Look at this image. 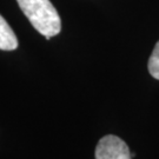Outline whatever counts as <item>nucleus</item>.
I'll return each mask as SVG.
<instances>
[{"instance_id": "1", "label": "nucleus", "mask_w": 159, "mask_h": 159, "mask_svg": "<svg viewBox=\"0 0 159 159\" xmlns=\"http://www.w3.org/2000/svg\"><path fill=\"white\" fill-rule=\"evenodd\" d=\"M24 14L40 34L50 39L61 30V20L50 0H17Z\"/></svg>"}, {"instance_id": "2", "label": "nucleus", "mask_w": 159, "mask_h": 159, "mask_svg": "<svg viewBox=\"0 0 159 159\" xmlns=\"http://www.w3.org/2000/svg\"><path fill=\"white\" fill-rule=\"evenodd\" d=\"M96 159H132V156L123 139L114 134H107L97 144Z\"/></svg>"}, {"instance_id": "3", "label": "nucleus", "mask_w": 159, "mask_h": 159, "mask_svg": "<svg viewBox=\"0 0 159 159\" xmlns=\"http://www.w3.org/2000/svg\"><path fill=\"white\" fill-rule=\"evenodd\" d=\"M18 38L4 18L0 16V50L13 51L18 47Z\"/></svg>"}, {"instance_id": "4", "label": "nucleus", "mask_w": 159, "mask_h": 159, "mask_svg": "<svg viewBox=\"0 0 159 159\" xmlns=\"http://www.w3.org/2000/svg\"><path fill=\"white\" fill-rule=\"evenodd\" d=\"M148 72L150 74L159 80V41L154 46V50L152 51V54L148 59Z\"/></svg>"}]
</instances>
